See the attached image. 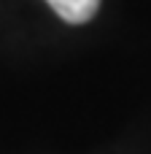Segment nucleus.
Instances as JSON below:
<instances>
[{"mask_svg": "<svg viewBox=\"0 0 151 154\" xmlns=\"http://www.w3.org/2000/svg\"><path fill=\"white\" fill-rule=\"evenodd\" d=\"M46 3L57 11V16H62V19L70 22V24H84V22H89V19L95 16L97 5H100V0H46Z\"/></svg>", "mask_w": 151, "mask_h": 154, "instance_id": "nucleus-1", "label": "nucleus"}]
</instances>
